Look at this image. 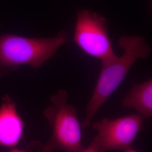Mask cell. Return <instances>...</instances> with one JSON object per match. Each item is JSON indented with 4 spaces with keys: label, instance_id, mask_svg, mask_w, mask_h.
<instances>
[{
    "label": "cell",
    "instance_id": "6da1fadb",
    "mask_svg": "<svg viewBox=\"0 0 152 152\" xmlns=\"http://www.w3.org/2000/svg\"><path fill=\"white\" fill-rule=\"evenodd\" d=\"M118 45L124 53L108 64L102 66L85 110V118L81 124L83 129L90 126L99 110L119 87L136 60L147 59L152 53L149 45L141 36H123L119 38Z\"/></svg>",
    "mask_w": 152,
    "mask_h": 152
},
{
    "label": "cell",
    "instance_id": "7a4b0ae2",
    "mask_svg": "<svg viewBox=\"0 0 152 152\" xmlns=\"http://www.w3.org/2000/svg\"><path fill=\"white\" fill-rule=\"evenodd\" d=\"M69 36L65 31L51 38H29L11 33L1 35L0 78L23 65L38 69L68 42Z\"/></svg>",
    "mask_w": 152,
    "mask_h": 152
},
{
    "label": "cell",
    "instance_id": "3957f363",
    "mask_svg": "<svg viewBox=\"0 0 152 152\" xmlns=\"http://www.w3.org/2000/svg\"><path fill=\"white\" fill-rule=\"evenodd\" d=\"M68 94L60 90L50 98L51 104L44 110L43 115L50 125L52 132L43 144V152H81L82 146L81 124L77 110L68 103Z\"/></svg>",
    "mask_w": 152,
    "mask_h": 152
},
{
    "label": "cell",
    "instance_id": "277c9868",
    "mask_svg": "<svg viewBox=\"0 0 152 152\" xmlns=\"http://www.w3.org/2000/svg\"><path fill=\"white\" fill-rule=\"evenodd\" d=\"M72 40L84 53L100 60L102 65L117 57L108 34L107 20L97 12L90 10L77 12Z\"/></svg>",
    "mask_w": 152,
    "mask_h": 152
},
{
    "label": "cell",
    "instance_id": "5b68a950",
    "mask_svg": "<svg viewBox=\"0 0 152 152\" xmlns=\"http://www.w3.org/2000/svg\"><path fill=\"white\" fill-rule=\"evenodd\" d=\"M147 118L138 113L130 114L111 120L103 118L92 124L97 131L100 152L112 150L124 151L132 147L133 142L144 126Z\"/></svg>",
    "mask_w": 152,
    "mask_h": 152
},
{
    "label": "cell",
    "instance_id": "8992f818",
    "mask_svg": "<svg viewBox=\"0 0 152 152\" xmlns=\"http://www.w3.org/2000/svg\"><path fill=\"white\" fill-rule=\"evenodd\" d=\"M25 123L18 109L17 104L8 94L1 99L0 146L17 147L24 136Z\"/></svg>",
    "mask_w": 152,
    "mask_h": 152
},
{
    "label": "cell",
    "instance_id": "52a82bcc",
    "mask_svg": "<svg viewBox=\"0 0 152 152\" xmlns=\"http://www.w3.org/2000/svg\"><path fill=\"white\" fill-rule=\"evenodd\" d=\"M124 108L135 110L146 118L152 116V80L134 85L123 98Z\"/></svg>",
    "mask_w": 152,
    "mask_h": 152
},
{
    "label": "cell",
    "instance_id": "ba28073f",
    "mask_svg": "<svg viewBox=\"0 0 152 152\" xmlns=\"http://www.w3.org/2000/svg\"><path fill=\"white\" fill-rule=\"evenodd\" d=\"M43 144L37 141H32L22 148H13L8 152H43Z\"/></svg>",
    "mask_w": 152,
    "mask_h": 152
},
{
    "label": "cell",
    "instance_id": "9c48e42d",
    "mask_svg": "<svg viewBox=\"0 0 152 152\" xmlns=\"http://www.w3.org/2000/svg\"><path fill=\"white\" fill-rule=\"evenodd\" d=\"M81 152H100L96 137H95L89 146L86 148H84Z\"/></svg>",
    "mask_w": 152,
    "mask_h": 152
},
{
    "label": "cell",
    "instance_id": "30bf717a",
    "mask_svg": "<svg viewBox=\"0 0 152 152\" xmlns=\"http://www.w3.org/2000/svg\"><path fill=\"white\" fill-rule=\"evenodd\" d=\"M124 152H139L138 151H137L136 150H135L134 149H133V148H132V147L131 148H129V149H126L124 151H123Z\"/></svg>",
    "mask_w": 152,
    "mask_h": 152
}]
</instances>
